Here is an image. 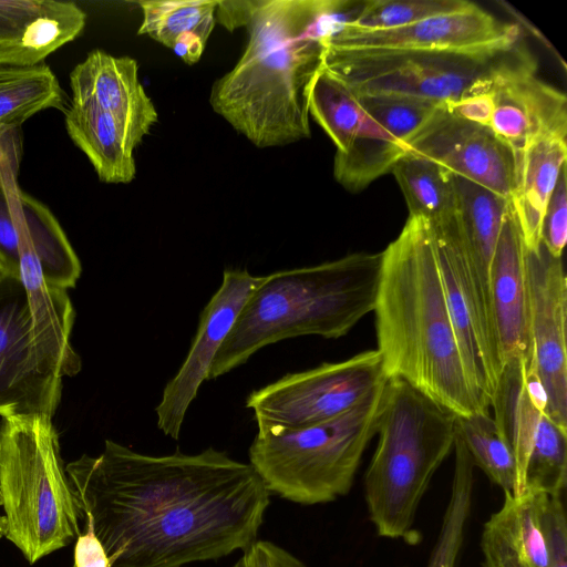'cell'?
<instances>
[{
    "mask_svg": "<svg viewBox=\"0 0 567 567\" xmlns=\"http://www.w3.org/2000/svg\"><path fill=\"white\" fill-rule=\"evenodd\" d=\"M456 434L468 451L474 465L504 493H514V457L488 411L456 415Z\"/></svg>",
    "mask_w": 567,
    "mask_h": 567,
    "instance_id": "30",
    "label": "cell"
},
{
    "mask_svg": "<svg viewBox=\"0 0 567 567\" xmlns=\"http://www.w3.org/2000/svg\"><path fill=\"white\" fill-rule=\"evenodd\" d=\"M514 155L511 204L527 250L537 252L542 246L545 210L566 166L567 128L539 135Z\"/></svg>",
    "mask_w": 567,
    "mask_h": 567,
    "instance_id": "22",
    "label": "cell"
},
{
    "mask_svg": "<svg viewBox=\"0 0 567 567\" xmlns=\"http://www.w3.org/2000/svg\"><path fill=\"white\" fill-rule=\"evenodd\" d=\"M23 256H37L47 282L66 290L81 276V262L50 209L0 177V264L19 279Z\"/></svg>",
    "mask_w": 567,
    "mask_h": 567,
    "instance_id": "17",
    "label": "cell"
},
{
    "mask_svg": "<svg viewBox=\"0 0 567 567\" xmlns=\"http://www.w3.org/2000/svg\"><path fill=\"white\" fill-rule=\"evenodd\" d=\"M65 127L73 143L86 155L100 181L127 184L135 178V145L125 127L92 103H72Z\"/></svg>",
    "mask_w": 567,
    "mask_h": 567,
    "instance_id": "23",
    "label": "cell"
},
{
    "mask_svg": "<svg viewBox=\"0 0 567 567\" xmlns=\"http://www.w3.org/2000/svg\"><path fill=\"white\" fill-rule=\"evenodd\" d=\"M63 105V91L47 64L0 66V142L38 112Z\"/></svg>",
    "mask_w": 567,
    "mask_h": 567,
    "instance_id": "27",
    "label": "cell"
},
{
    "mask_svg": "<svg viewBox=\"0 0 567 567\" xmlns=\"http://www.w3.org/2000/svg\"><path fill=\"white\" fill-rule=\"evenodd\" d=\"M519 42L516 24L471 2L466 8L400 28L369 30L342 24L324 47L357 52H435L493 59Z\"/></svg>",
    "mask_w": 567,
    "mask_h": 567,
    "instance_id": "11",
    "label": "cell"
},
{
    "mask_svg": "<svg viewBox=\"0 0 567 567\" xmlns=\"http://www.w3.org/2000/svg\"><path fill=\"white\" fill-rule=\"evenodd\" d=\"M86 16L74 2L0 0V66H34L73 41Z\"/></svg>",
    "mask_w": 567,
    "mask_h": 567,
    "instance_id": "20",
    "label": "cell"
},
{
    "mask_svg": "<svg viewBox=\"0 0 567 567\" xmlns=\"http://www.w3.org/2000/svg\"><path fill=\"white\" fill-rule=\"evenodd\" d=\"M546 497L532 491L504 493L482 530L483 567H548L542 516Z\"/></svg>",
    "mask_w": 567,
    "mask_h": 567,
    "instance_id": "21",
    "label": "cell"
},
{
    "mask_svg": "<svg viewBox=\"0 0 567 567\" xmlns=\"http://www.w3.org/2000/svg\"><path fill=\"white\" fill-rule=\"evenodd\" d=\"M384 383L350 411L327 422L302 427L257 423L249 464L269 494L306 506L347 495L375 435Z\"/></svg>",
    "mask_w": 567,
    "mask_h": 567,
    "instance_id": "7",
    "label": "cell"
},
{
    "mask_svg": "<svg viewBox=\"0 0 567 567\" xmlns=\"http://www.w3.org/2000/svg\"><path fill=\"white\" fill-rule=\"evenodd\" d=\"M373 311L386 379L406 381L456 415L488 411L463 367L426 218L409 216L381 252Z\"/></svg>",
    "mask_w": 567,
    "mask_h": 567,
    "instance_id": "3",
    "label": "cell"
},
{
    "mask_svg": "<svg viewBox=\"0 0 567 567\" xmlns=\"http://www.w3.org/2000/svg\"><path fill=\"white\" fill-rule=\"evenodd\" d=\"M405 152L511 200L514 152L489 127L454 115L445 104L408 142Z\"/></svg>",
    "mask_w": 567,
    "mask_h": 567,
    "instance_id": "15",
    "label": "cell"
},
{
    "mask_svg": "<svg viewBox=\"0 0 567 567\" xmlns=\"http://www.w3.org/2000/svg\"><path fill=\"white\" fill-rule=\"evenodd\" d=\"M0 507H2V501L0 496ZM7 535V519L4 515L0 514V538L6 537Z\"/></svg>",
    "mask_w": 567,
    "mask_h": 567,
    "instance_id": "41",
    "label": "cell"
},
{
    "mask_svg": "<svg viewBox=\"0 0 567 567\" xmlns=\"http://www.w3.org/2000/svg\"><path fill=\"white\" fill-rule=\"evenodd\" d=\"M542 516L548 567H567V519L561 496L547 495Z\"/></svg>",
    "mask_w": 567,
    "mask_h": 567,
    "instance_id": "37",
    "label": "cell"
},
{
    "mask_svg": "<svg viewBox=\"0 0 567 567\" xmlns=\"http://www.w3.org/2000/svg\"><path fill=\"white\" fill-rule=\"evenodd\" d=\"M404 153V147L394 141L360 138L344 152H336L334 178L348 190L358 192L391 172Z\"/></svg>",
    "mask_w": 567,
    "mask_h": 567,
    "instance_id": "33",
    "label": "cell"
},
{
    "mask_svg": "<svg viewBox=\"0 0 567 567\" xmlns=\"http://www.w3.org/2000/svg\"><path fill=\"white\" fill-rule=\"evenodd\" d=\"M72 103H92L113 115L137 146L158 120L146 94L137 62L102 50L91 51L70 74Z\"/></svg>",
    "mask_w": 567,
    "mask_h": 567,
    "instance_id": "19",
    "label": "cell"
},
{
    "mask_svg": "<svg viewBox=\"0 0 567 567\" xmlns=\"http://www.w3.org/2000/svg\"><path fill=\"white\" fill-rule=\"evenodd\" d=\"M381 252H357L262 277L223 342L209 372L217 379L266 346L300 336L338 339L373 311Z\"/></svg>",
    "mask_w": 567,
    "mask_h": 567,
    "instance_id": "4",
    "label": "cell"
},
{
    "mask_svg": "<svg viewBox=\"0 0 567 567\" xmlns=\"http://www.w3.org/2000/svg\"><path fill=\"white\" fill-rule=\"evenodd\" d=\"M493 101L489 128L514 154L529 141L567 128V99L537 75L533 54L517 43L498 55L487 72Z\"/></svg>",
    "mask_w": 567,
    "mask_h": 567,
    "instance_id": "13",
    "label": "cell"
},
{
    "mask_svg": "<svg viewBox=\"0 0 567 567\" xmlns=\"http://www.w3.org/2000/svg\"><path fill=\"white\" fill-rule=\"evenodd\" d=\"M526 364V360L522 357L504 363L491 401L494 422L514 457L516 468L514 494L524 492L526 464L543 414L527 393Z\"/></svg>",
    "mask_w": 567,
    "mask_h": 567,
    "instance_id": "25",
    "label": "cell"
},
{
    "mask_svg": "<svg viewBox=\"0 0 567 567\" xmlns=\"http://www.w3.org/2000/svg\"><path fill=\"white\" fill-rule=\"evenodd\" d=\"M386 381L377 350L288 373L246 400L257 423L302 427L336 419Z\"/></svg>",
    "mask_w": 567,
    "mask_h": 567,
    "instance_id": "10",
    "label": "cell"
},
{
    "mask_svg": "<svg viewBox=\"0 0 567 567\" xmlns=\"http://www.w3.org/2000/svg\"><path fill=\"white\" fill-rule=\"evenodd\" d=\"M8 276V272L6 271V269L2 267V265L0 264V281L6 278Z\"/></svg>",
    "mask_w": 567,
    "mask_h": 567,
    "instance_id": "42",
    "label": "cell"
},
{
    "mask_svg": "<svg viewBox=\"0 0 567 567\" xmlns=\"http://www.w3.org/2000/svg\"><path fill=\"white\" fill-rule=\"evenodd\" d=\"M451 181L454 212L468 258L482 286L489 293L491 266L511 200L454 174H451Z\"/></svg>",
    "mask_w": 567,
    "mask_h": 567,
    "instance_id": "24",
    "label": "cell"
},
{
    "mask_svg": "<svg viewBox=\"0 0 567 567\" xmlns=\"http://www.w3.org/2000/svg\"><path fill=\"white\" fill-rule=\"evenodd\" d=\"M357 96V95H355ZM363 109L405 150L408 142L443 105L434 101L401 96H357Z\"/></svg>",
    "mask_w": 567,
    "mask_h": 567,
    "instance_id": "34",
    "label": "cell"
},
{
    "mask_svg": "<svg viewBox=\"0 0 567 567\" xmlns=\"http://www.w3.org/2000/svg\"><path fill=\"white\" fill-rule=\"evenodd\" d=\"M489 293L502 363L522 357L527 364L533 343L529 328L527 248L512 204L501 226L491 275Z\"/></svg>",
    "mask_w": 567,
    "mask_h": 567,
    "instance_id": "18",
    "label": "cell"
},
{
    "mask_svg": "<svg viewBox=\"0 0 567 567\" xmlns=\"http://www.w3.org/2000/svg\"><path fill=\"white\" fill-rule=\"evenodd\" d=\"M453 450L451 494L426 567H456L471 513L475 465L457 434Z\"/></svg>",
    "mask_w": 567,
    "mask_h": 567,
    "instance_id": "29",
    "label": "cell"
},
{
    "mask_svg": "<svg viewBox=\"0 0 567 567\" xmlns=\"http://www.w3.org/2000/svg\"><path fill=\"white\" fill-rule=\"evenodd\" d=\"M262 277L246 269H225L223 280L200 313L197 332L185 361L167 382L155 408L157 427L178 440L188 408L231 331L241 309Z\"/></svg>",
    "mask_w": 567,
    "mask_h": 567,
    "instance_id": "14",
    "label": "cell"
},
{
    "mask_svg": "<svg viewBox=\"0 0 567 567\" xmlns=\"http://www.w3.org/2000/svg\"><path fill=\"white\" fill-rule=\"evenodd\" d=\"M0 496L6 537L34 564L76 540L82 514L45 414L2 417Z\"/></svg>",
    "mask_w": 567,
    "mask_h": 567,
    "instance_id": "6",
    "label": "cell"
},
{
    "mask_svg": "<svg viewBox=\"0 0 567 567\" xmlns=\"http://www.w3.org/2000/svg\"><path fill=\"white\" fill-rule=\"evenodd\" d=\"M429 221L463 367L473 392L488 410L503 370L491 297L468 258L454 205Z\"/></svg>",
    "mask_w": 567,
    "mask_h": 567,
    "instance_id": "8",
    "label": "cell"
},
{
    "mask_svg": "<svg viewBox=\"0 0 567 567\" xmlns=\"http://www.w3.org/2000/svg\"><path fill=\"white\" fill-rule=\"evenodd\" d=\"M391 173L403 193L409 216L433 220L453 207L451 173L439 164L405 152Z\"/></svg>",
    "mask_w": 567,
    "mask_h": 567,
    "instance_id": "28",
    "label": "cell"
},
{
    "mask_svg": "<svg viewBox=\"0 0 567 567\" xmlns=\"http://www.w3.org/2000/svg\"><path fill=\"white\" fill-rule=\"evenodd\" d=\"M561 169L547 204L542 224V246L554 258H561L567 239V172Z\"/></svg>",
    "mask_w": 567,
    "mask_h": 567,
    "instance_id": "36",
    "label": "cell"
},
{
    "mask_svg": "<svg viewBox=\"0 0 567 567\" xmlns=\"http://www.w3.org/2000/svg\"><path fill=\"white\" fill-rule=\"evenodd\" d=\"M65 470L110 567H183L244 551L270 505L252 466L214 447L154 456L106 440Z\"/></svg>",
    "mask_w": 567,
    "mask_h": 567,
    "instance_id": "1",
    "label": "cell"
},
{
    "mask_svg": "<svg viewBox=\"0 0 567 567\" xmlns=\"http://www.w3.org/2000/svg\"><path fill=\"white\" fill-rule=\"evenodd\" d=\"M233 567H307L287 549L269 540L248 546Z\"/></svg>",
    "mask_w": 567,
    "mask_h": 567,
    "instance_id": "38",
    "label": "cell"
},
{
    "mask_svg": "<svg viewBox=\"0 0 567 567\" xmlns=\"http://www.w3.org/2000/svg\"><path fill=\"white\" fill-rule=\"evenodd\" d=\"M361 2L252 0L246 49L213 84L212 109L260 148L310 137L308 97L323 40L352 22Z\"/></svg>",
    "mask_w": 567,
    "mask_h": 567,
    "instance_id": "2",
    "label": "cell"
},
{
    "mask_svg": "<svg viewBox=\"0 0 567 567\" xmlns=\"http://www.w3.org/2000/svg\"><path fill=\"white\" fill-rule=\"evenodd\" d=\"M62 379L37 344L23 285L8 275L0 281V416L53 417Z\"/></svg>",
    "mask_w": 567,
    "mask_h": 567,
    "instance_id": "12",
    "label": "cell"
},
{
    "mask_svg": "<svg viewBox=\"0 0 567 567\" xmlns=\"http://www.w3.org/2000/svg\"><path fill=\"white\" fill-rule=\"evenodd\" d=\"M375 434L377 447L364 475L369 518L380 537L417 542L416 512L454 449L456 414L406 381L386 379Z\"/></svg>",
    "mask_w": 567,
    "mask_h": 567,
    "instance_id": "5",
    "label": "cell"
},
{
    "mask_svg": "<svg viewBox=\"0 0 567 567\" xmlns=\"http://www.w3.org/2000/svg\"><path fill=\"white\" fill-rule=\"evenodd\" d=\"M470 3L466 0H368L347 24L369 30L400 28L464 9Z\"/></svg>",
    "mask_w": 567,
    "mask_h": 567,
    "instance_id": "35",
    "label": "cell"
},
{
    "mask_svg": "<svg viewBox=\"0 0 567 567\" xmlns=\"http://www.w3.org/2000/svg\"><path fill=\"white\" fill-rule=\"evenodd\" d=\"M566 481L567 429L559 426L543 413L526 464L524 492L563 496Z\"/></svg>",
    "mask_w": 567,
    "mask_h": 567,
    "instance_id": "32",
    "label": "cell"
},
{
    "mask_svg": "<svg viewBox=\"0 0 567 567\" xmlns=\"http://www.w3.org/2000/svg\"><path fill=\"white\" fill-rule=\"evenodd\" d=\"M529 328L539 378L547 394L544 412L567 429V279L561 258L543 246L527 250Z\"/></svg>",
    "mask_w": 567,
    "mask_h": 567,
    "instance_id": "16",
    "label": "cell"
},
{
    "mask_svg": "<svg viewBox=\"0 0 567 567\" xmlns=\"http://www.w3.org/2000/svg\"><path fill=\"white\" fill-rule=\"evenodd\" d=\"M308 110L309 116L333 142L337 152H344L352 143L365 137L398 142L363 109L359 99L322 65L309 90Z\"/></svg>",
    "mask_w": 567,
    "mask_h": 567,
    "instance_id": "26",
    "label": "cell"
},
{
    "mask_svg": "<svg viewBox=\"0 0 567 567\" xmlns=\"http://www.w3.org/2000/svg\"><path fill=\"white\" fill-rule=\"evenodd\" d=\"M73 567H110L105 549L89 523L75 540Z\"/></svg>",
    "mask_w": 567,
    "mask_h": 567,
    "instance_id": "39",
    "label": "cell"
},
{
    "mask_svg": "<svg viewBox=\"0 0 567 567\" xmlns=\"http://www.w3.org/2000/svg\"><path fill=\"white\" fill-rule=\"evenodd\" d=\"M143 20L137 31L171 49L174 41L194 33L207 42L214 25L218 0L138 1Z\"/></svg>",
    "mask_w": 567,
    "mask_h": 567,
    "instance_id": "31",
    "label": "cell"
},
{
    "mask_svg": "<svg viewBox=\"0 0 567 567\" xmlns=\"http://www.w3.org/2000/svg\"><path fill=\"white\" fill-rule=\"evenodd\" d=\"M206 42L194 33H185L178 37L171 49L187 64H194L199 61Z\"/></svg>",
    "mask_w": 567,
    "mask_h": 567,
    "instance_id": "40",
    "label": "cell"
},
{
    "mask_svg": "<svg viewBox=\"0 0 567 567\" xmlns=\"http://www.w3.org/2000/svg\"><path fill=\"white\" fill-rule=\"evenodd\" d=\"M494 60L452 53L357 52L324 47L322 66L357 96L401 95L446 104L468 91Z\"/></svg>",
    "mask_w": 567,
    "mask_h": 567,
    "instance_id": "9",
    "label": "cell"
}]
</instances>
